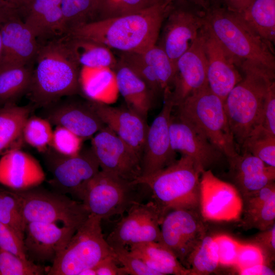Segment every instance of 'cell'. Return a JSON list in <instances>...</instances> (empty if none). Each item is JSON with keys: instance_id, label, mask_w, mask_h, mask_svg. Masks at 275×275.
Wrapping results in <instances>:
<instances>
[{"instance_id": "cell-1", "label": "cell", "mask_w": 275, "mask_h": 275, "mask_svg": "<svg viewBox=\"0 0 275 275\" xmlns=\"http://www.w3.org/2000/svg\"><path fill=\"white\" fill-rule=\"evenodd\" d=\"M173 0H159L141 11L78 25L66 34L102 44L118 52H142L156 44Z\"/></svg>"}, {"instance_id": "cell-2", "label": "cell", "mask_w": 275, "mask_h": 275, "mask_svg": "<svg viewBox=\"0 0 275 275\" xmlns=\"http://www.w3.org/2000/svg\"><path fill=\"white\" fill-rule=\"evenodd\" d=\"M29 90L31 103L40 108L80 91V67L76 61L65 34L42 43L36 57Z\"/></svg>"}, {"instance_id": "cell-3", "label": "cell", "mask_w": 275, "mask_h": 275, "mask_svg": "<svg viewBox=\"0 0 275 275\" xmlns=\"http://www.w3.org/2000/svg\"><path fill=\"white\" fill-rule=\"evenodd\" d=\"M242 79L232 89L224 108L235 143L241 146L257 126L261 125L262 109L274 71L248 61H242Z\"/></svg>"}, {"instance_id": "cell-4", "label": "cell", "mask_w": 275, "mask_h": 275, "mask_svg": "<svg viewBox=\"0 0 275 275\" xmlns=\"http://www.w3.org/2000/svg\"><path fill=\"white\" fill-rule=\"evenodd\" d=\"M202 172L193 159L181 155L179 159L168 167L151 175L141 176L134 182L149 189L162 220L173 209L199 210Z\"/></svg>"}, {"instance_id": "cell-5", "label": "cell", "mask_w": 275, "mask_h": 275, "mask_svg": "<svg viewBox=\"0 0 275 275\" xmlns=\"http://www.w3.org/2000/svg\"><path fill=\"white\" fill-rule=\"evenodd\" d=\"M206 21L214 36L232 55L274 71L271 48L244 21L238 13L215 5L205 11Z\"/></svg>"}, {"instance_id": "cell-6", "label": "cell", "mask_w": 275, "mask_h": 275, "mask_svg": "<svg viewBox=\"0 0 275 275\" xmlns=\"http://www.w3.org/2000/svg\"><path fill=\"white\" fill-rule=\"evenodd\" d=\"M176 107L177 116L204 135L227 158L238 152L224 108V102L207 87Z\"/></svg>"}, {"instance_id": "cell-7", "label": "cell", "mask_w": 275, "mask_h": 275, "mask_svg": "<svg viewBox=\"0 0 275 275\" xmlns=\"http://www.w3.org/2000/svg\"><path fill=\"white\" fill-rule=\"evenodd\" d=\"M102 219L90 214L76 230L65 249L48 267L47 275H79L114 254L104 237Z\"/></svg>"}, {"instance_id": "cell-8", "label": "cell", "mask_w": 275, "mask_h": 275, "mask_svg": "<svg viewBox=\"0 0 275 275\" xmlns=\"http://www.w3.org/2000/svg\"><path fill=\"white\" fill-rule=\"evenodd\" d=\"M16 191L21 200L22 214L26 224L61 222L63 226L77 230L90 215L81 201L40 185Z\"/></svg>"}, {"instance_id": "cell-9", "label": "cell", "mask_w": 275, "mask_h": 275, "mask_svg": "<svg viewBox=\"0 0 275 275\" xmlns=\"http://www.w3.org/2000/svg\"><path fill=\"white\" fill-rule=\"evenodd\" d=\"M139 184L100 170L88 182L81 202L90 214L102 219L121 215L142 202Z\"/></svg>"}, {"instance_id": "cell-10", "label": "cell", "mask_w": 275, "mask_h": 275, "mask_svg": "<svg viewBox=\"0 0 275 275\" xmlns=\"http://www.w3.org/2000/svg\"><path fill=\"white\" fill-rule=\"evenodd\" d=\"M42 154L52 175L48 182L53 190L82 201L88 182L100 170L91 147H82L78 154L71 156L61 154L50 147Z\"/></svg>"}, {"instance_id": "cell-11", "label": "cell", "mask_w": 275, "mask_h": 275, "mask_svg": "<svg viewBox=\"0 0 275 275\" xmlns=\"http://www.w3.org/2000/svg\"><path fill=\"white\" fill-rule=\"evenodd\" d=\"M205 11L189 4L174 2L165 18L159 45L176 68L178 59L199 37L205 23Z\"/></svg>"}, {"instance_id": "cell-12", "label": "cell", "mask_w": 275, "mask_h": 275, "mask_svg": "<svg viewBox=\"0 0 275 275\" xmlns=\"http://www.w3.org/2000/svg\"><path fill=\"white\" fill-rule=\"evenodd\" d=\"M204 221L199 210L176 209L167 213L160 224V242L186 268L189 256L207 234Z\"/></svg>"}, {"instance_id": "cell-13", "label": "cell", "mask_w": 275, "mask_h": 275, "mask_svg": "<svg viewBox=\"0 0 275 275\" xmlns=\"http://www.w3.org/2000/svg\"><path fill=\"white\" fill-rule=\"evenodd\" d=\"M161 221L159 210L152 200L146 203H136L116 224L106 240L112 250L127 248L145 242H160Z\"/></svg>"}, {"instance_id": "cell-14", "label": "cell", "mask_w": 275, "mask_h": 275, "mask_svg": "<svg viewBox=\"0 0 275 275\" xmlns=\"http://www.w3.org/2000/svg\"><path fill=\"white\" fill-rule=\"evenodd\" d=\"M100 170L134 182L141 176L142 156L105 126L91 140Z\"/></svg>"}, {"instance_id": "cell-15", "label": "cell", "mask_w": 275, "mask_h": 275, "mask_svg": "<svg viewBox=\"0 0 275 275\" xmlns=\"http://www.w3.org/2000/svg\"><path fill=\"white\" fill-rule=\"evenodd\" d=\"M242 209L241 196L233 184L221 180L210 170L201 172L199 211L204 221L239 220Z\"/></svg>"}, {"instance_id": "cell-16", "label": "cell", "mask_w": 275, "mask_h": 275, "mask_svg": "<svg viewBox=\"0 0 275 275\" xmlns=\"http://www.w3.org/2000/svg\"><path fill=\"white\" fill-rule=\"evenodd\" d=\"M202 34L206 59L208 86L225 102L230 92L242 78L239 71L241 61L221 44L206 21L202 29Z\"/></svg>"}, {"instance_id": "cell-17", "label": "cell", "mask_w": 275, "mask_h": 275, "mask_svg": "<svg viewBox=\"0 0 275 275\" xmlns=\"http://www.w3.org/2000/svg\"><path fill=\"white\" fill-rule=\"evenodd\" d=\"M66 96L39 108V116L51 125L64 127L84 140L93 137L105 126L89 100Z\"/></svg>"}, {"instance_id": "cell-18", "label": "cell", "mask_w": 275, "mask_h": 275, "mask_svg": "<svg viewBox=\"0 0 275 275\" xmlns=\"http://www.w3.org/2000/svg\"><path fill=\"white\" fill-rule=\"evenodd\" d=\"M163 96L161 110L148 127L142 157L141 176L151 175L176 160V152L171 147L169 131L174 105L170 93Z\"/></svg>"}, {"instance_id": "cell-19", "label": "cell", "mask_w": 275, "mask_h": 275, "mask_svg": "<svg viewBox=\"0 0 275 275\" xmlns=\"http://www.w3.org/2000/svg\"><path fill=\"white\" fill-rule=\"evenodd\" d=\"M208 86L204 40L201 33L177 60L170 97L174 107L191 94Z\"/></svg>"}, {"instance_id": "cell-20", "label": "cell", "mask_w": 275, "mask_h": 275, "mask_svg": "<svg viewBox=\"0 0 275 275\" xmlns=\"http://www.w3.org/2000/svg\"><path fill=\"white\" fill-rule=\"evenodd\" d=\"M3 50L0 69L30 66L37 54L40 43L18 15L8 17L0 25Z\"/></svg>"}, {"instance_id": "cell-21", "label": "cell", "mask_w": 275, "mask_h": 275, "mask_svg": "<svg viewBox=\"0 0 275 275\" xmlns=\"http://www.w3.org/2000/svg\"><path fill=\"white\" fill-rule=\"evenodd\" d=\"M76 230L56 223L26 224L23 239L28 259L39 263L51 262L65 249Z\"/></svg>"}, {"instance_id": "cell-22", "label": "cell", "mask_w": 275, "mask_h": 275, "mask_svg": "<svg viewBox=\"0 0 275 275\" xmlns=\"http://www.w3.org/2000/svg\"><path fill=\"white\" fill-rule=\"evenodd\" d=\"M88 100L104 125L142 157L149 127L146 120L127 107H115Z\"/></svg>"}, {"instance_id": "cell-23", "label": "cell", "mask_w": 275, "mask_h": 275, "mask_svg": "<svg viewBox=\"0 0 275 275\" xmlns=\"http://www.w3.org/2000/svg\"><path fill=\"white\" fill-rule=\"evenodd\" d=\"M169 131L172 150L193 159L202 171L223 155L204 135L177 116H171Z\"/></svg>"}, {"instance_id": "cell-24", "label": "cell", "mask_w": 275, "mask_h": 275, "mask_svg": "<svg viewBox=\"0 0 275 275\" xmlns=\"http://www.w3.org/2000/svg\"><path fill=\"white\" fill-rule=\"evenodd\" d=\"M39 161L20 149H11L0 158V185L20 191L40 185L45 180Z\"/></svg>"}, {"instance_id": "cell-25", "label": "cell", "mask_w": 275, "mask_h": 275, "mask_svg": "<svg viewBox=\"0 0 275 275\" xmlns=\"http://www.w3.org/2000/svg\"><path fill=\"white\" fill-rule=\"evenodd\" d=\"M61 1L25 0L20 10V17L40 43L66 34Z\"/></svg>"}, {"instance_id": "cell-26", "label": "cell", "mask_w": 275, "mask_h": 275, "mask_svg": "<svg viewBox=\"0 0 275 275\" xmlns=\"http://www.w3.org/2000/svg\"><path fill=\"white\" fill-rule=\"evenodd\" d=\"M233 184L241 196L257 191L275 180V167L247 151L228 158Z\"/></svg>"}, {"instance_id": "cell-27", "label": "cell", "mask_w": 275, "mask_h": 275, "mask_svg": "<svg viewBox=\"0 0 275 275\" xmlns=\"http://www.w3.org/2000/svg\"><path fill=\"white\" fill-rule=\"evenodd\" d=\"M241 226L244 229L262 231L275 224V183L241 197Z\"/></svg>"}, {"instance_id": "cell-28", "label": "cell", "mask_w": 275, "mask_h": 275, "mask_svg": "<svg viewBox=\"0 0 275 275\" xmlns=\"http://www.w3.org/2000/svg\"><path fill=\"white\" fill-rule=\"evenodd\" d=\"M114 70L119 94L127 107L146 120L154 96L145 83L119 59Z\"/></svg>"}, {"instance_id": "cell-29", "label": "cell", "mask_w": 275, "mask_h": 275, "mask_svg": "<svg viewBox=\"0 0 275 275\" xmlns=\"http://www.w3.org/2000/svg\"><path fill=\"white\" fill-rule=\"evenodd\" d=\"M79 79L80 91L87 99L109 105L117 101L119 92L113 69L81 67Z\"/></svg>"}, {"instance_id": "cell-30", "label": "cell", "mask_w": 275, "mask_h": 275, "mask_svg": "<svg viewBox=\"0 0 275 275\" xmlns=\"http://www.w3.org/2000/svg\"><path fill=\"white\" fill-rule=\"evenodd\" d=\"M129 250L159 275H190L175 255L160 242L149 241L131 245Z\"/></svg>"}, {"instance_id": "cell-31", "label": "cell", "mask_w": 275, "mask_h": 275, "mask_svg": "<svg viewBox=\"0 0 275 275\" xmlns=\"http://www.w3.org/2000/svg\"><path fill=\"white\" fill-rule=\"evenodd\" d=\"M36 108L31 103L23 106L8 104L0 108L1 156L11 149L20 148L23 125Z\"/></svg>"}, {"instance_id": "cell-32", "label": "cell", "mask_w": 275, "mask_h": 275, "mask_svg": "<svg viewBox=\"0 0 275 275\" xmlns=\"http://www.w3.org/2000/svg\"><path fill=\"white\" fill-rule=\"evenodd\" d=\"M66 35L69 47L80 68L114 69L118 59L111 49L92 40Z\"/></svg>"}, {"instance_id": "cell-33", "label": "cell", "mask_w": 275, "mask_h": 275, "mask_svg": "<svg viewBox=\"0 0 275 275\" xmlns=\"http://www.w3.org/2000/svg\"><path fill=\"white\" fill-rule=\"evenodd\" d=\"M238 13L273 49L275 41V0H253L244 11Z\"/></svg>"}, {"instance_id": "cell-34", "label": "cell", "mask_w": 275, "mask_h": 275, "mask_svg": "<svg viewBox=\"0 0 275 275\" xmlns=\"http://www.w3.org/2000/svg\"><path fill=\"white\" fill-rule=\"evenodd\" d=\"M33 70L30 66L0 69V108L8 104L16 103L17 100L26 94Z\"/></svg>"}, {"instance_id": "cell-35", "label": "cell", "mask_w": 275, "mask_h": 275, "mask_svg": "<svg viewBox=\"0 0 275 275\" xmlns=\"http://www.w3.org/2000/svg\"><path fill=\"white\" fill-rule=\"evenodd\" d=\"M219 266L218 249L214 236L206 234L189 256L187 268L190 275H206Z\"/></svg>"}, {"instance_id": "cell-36", "label": "cell", "mask_w": 275, "mask_h": 275, "mask_svg": "<svg viewBox=\"0 0 275 275\" xmlns=\"http://www.w3.org/2000/svg\"><path fill=\"white\" fill-rule=\"evenodd\" d=\"M141 53L153 69L159 82L162 94L171 92L176 68L164 51L156 43Z\"/></svg>"}, {"instance_id": "cell-37", "label": "cell", "mask_w": 275, "mask_h": 275, "mask_svg": "<svg viewBox=\"0 0 275 275\" xmlns=\"http://www.w3.org/2000/svg\"><path fill=\"white\" fill-rule=\"evenodd\" d=\"M0 222L15 230L24 239L26 224L22 216L21 202L16 191L0 186Z\"/></svg>"}, {"instance_id": "cell-38", "label": "cell", "mask_w": 275, "mask_h": 275, "mask_svg": "<svg viewBox=\"0 0 275 275\" xmlns=\"http://www.w3.org/2000/svg\"><path fill=\"white\" fill-rule=\"evenodd\" d=\"M241 147L243 150L249 152L266 164L275 167V135L262 125L251 132Z\"/></svg>"}, {"instance_id": "cell-39", "label": "cell", "mask_w": 275, "mask_h": 275, "mask_svg": "<svg viewBox=\"0 0 275 275\" xmlns=\"http://www.w3.org/2000/svg\"><path fill=\"white\" fill-rule=\"evenodd\" d=\"M51 124L39 116H30L22 131L24 142L42 153L50 146L53 130Z\"/></svg>"}, {"instance_id": "cell-40", "label": "cell", "mask_w": 275, "mask_h": 275, "mask_svg": "<svg viewBox=\"0 0 275 275\" xmlns=\"http://www.w3.org/2000/svg\"><path fill=\"white\" fill-rule=\"evenodd\" d=\"M61 6L66 34L78 25L96 20L97 0H62Z\"/></svg>"}, {"instance_id": "cell-41", "label": "cell", "mask_w": 275, "mask_h": 275, "mask_svg": "<svg viewBox=\"0 0 275 275\" xmlns=\"http://www.w3.org/2000/svg\"><path fill=\"white\" fill-rule=\"evenodd\" d=\"M159 0H97L96 20L134 13L154 4Z\"/></svg>"}, {"instance_id": "cell-42", "label": "cell", "mask_w": 275, "mask_h": 275, "mask_svg": "<svg viewBox=\"0 0 275 275\" xmlns=\"http://www.w3.org/2000/svg\"><path fill=\"white\" fill-rule=\"evenodd\" d=\"M119 59L149 88L154 97L162 90L152 67L146 62L141 52H119Z\"/></svg>"}, {"instance_id": "cell-43", "label": "cell", "mask_w": 275, "mask_h": 275, "mask_svg": "<svg viewBox=\"0 0 275 275\" xmlns=\"http://www.w3.org/2000/svg\"><path fill=\"white\" fill-rule=\"evenodd\" d=\"M48 267L0 248V275H42L46 273Z\"/></svg>"}, {"instance_id": "cell-44", "label": "cell", "mask_w": 275, "mask_h": 275, "mask_svg": "<svg viewBox=\"0 0 275 275\" xmlns=\"http://www.w3.org/2000/svg\"><path fill=\"white\" fill-rule=\"evenodd\" d=\"M84 140L67 128L57 126L53 130L50 147L64 155H74L82 148Z\"/></svg>"}, {"instance_id": "cell-45", "label": "cell", "mask_w": 275, "mask_h": 275, "mask_svg": "<svg viewBox=\"0 0 275 275\" xmlns=\"http://www.w3.org/2000/svg\"><path fill=\"white\" fill-rule=\"evenodd\" d=\"M115 258L127 274L159 275L149 267L141 259L132 254L127 248L113 249Z\"/></svg>"}, {"instance_id": "cell-46", "label": "cell", "mask_w": 275, "mask_h": 275, "mask_svg": "<svg viewBox=\"0 0 275 275\" xmlns=\"http://www.w3.org/2000/svg\"><path fill=\"white\" fill-rule=\"evenodd\" d=\"M214 238L217 245L219 266L234 267L241 242L226 234H218Z\"/></svg>"}, {"instance_id": "cell-47", "label": "cell", "mask_w": 275, "mask_h": 275, "mask_svg": "<svg viewBox=\"0 0 275 275\" xmlns=\"http://www.w3.org/2000/svg\"><path fill=\"white\" fill-rule=\"evenodd\" d=\"M23 238L12 228L0 222V248L18 257L28 259Z\"/></svg>"}, {"instance_id": "cell-48", "label": "cell", "mask_w": 275, "mask_h": 275, "mask_svg": "<svg viewBox=\"0 0 275 275\" xmlns=\"http://www.w3.org/2000/svg\"><path fill=\"white\" fill-rule=\"evenodd\" d=\"M262 252L267 264L270 265L275 259V224L259 231L250 241Z\"/></svg>"}, {"instance_id": "cell-49", "label": "cell", "mask_w": 275, "mask_h": 275, "mask_svg": "<svg viewBox=\"0 0 275 275\" xmlns=\"http://www.w3.org/2000/svg\"><path fill=\"white\" fill-rule=\"evenodd\" d=\"M264 263L267 264L262 252L257 246L251 242L240 243L234 266L237 271L240 269Z\"/></svg>"}, {"instance_id": "cell-50", "label": "cell", "mask_w": 275, "mask_h": 275, "mask_svg": "<svg viewBox=\"0 0 275 275\" xmlns=\"http://www.w3.org/2000/svg\"><path fill=\"white\" fill-rule=\"evenodd\" d=\"M261 125L275 135V82L270 87L263 105Z\"/></svg>"}, {"instance_id": "cell-51", "label": "cell", "mask_w": 275, "mask_h": 275, "mask_svg": "<svg viewBox=\"0 0 275 275\" xmlns=\"http://www.w3.org/2000/svg\"><path fill=\"white\" fill-rule=\"evenodd\" d=\"M115 255L103 259L94 267L96 275H127L123 268L118 266Z\"/></svg>"}, {"instance_id": "cell-52", "label": "cell", "mask_w": 275, "mask_h": 275, "mask_svg": "<svg viewBox=\"0 0 275 275\" xmlns=\"http://www.w3.org/2000/svg\"><path fill=\"white\" fill-rule=\"evenodd\" d=\"M238 273L241 275H274V269L270 265L267 264H260L250 267L240 269L237 270Z\"/></svg>"}, {"instance_id": "cell-53", "label": "cell", "mask_w": 275, "mask_h": 275, "mask_svg": "<svg viewBox=\"0 0 275 275\" xmlns=\"http://www.w3.org/2000/svg\"><path fill=\"white\" fill-rule=\"evenodd\" d=\"M25 0H0V9L10 14H17L20 12Z\"/></svg>"}, {"instance_id": "cell-54", "label": "cell", "mask_w": 275, "mask_h": 275, "mask_svg": "<svg viewBox=\"0 0 275 275\" xmlns=\"http://www.w3.org/2000/svg\"><path fill=\"white\" fill-rule=\"evenodd\" d=\"M219 4L229 10L241 13L244 11L253 0H218Z\"/></svg>"}, {"instance_id": "cell-55", "label": "cell", "mask_w": 275, "mask_h": 275, "mask_svg": "<svg viewBox=\"0 0 275 275\" xmlns=\"http://www.w3.org/2000/svg\"><path fill=\"white\" fill-rule=\"evenodd\" d=\"M173 1L187 4L204 11L218 2L217 0H173Z\"/></svg>"}, {"instance_id": "cell-56", "label": "cell", "mask_w": 275, "mask_h": 275, "mask_svg": "<svg viewBox=\"0 0 275 275\" xmlns=\"http://www.w3.org/2000/svg\"><path fill=\"white\" fill-rule=\"evenodd\" d=\"M16 14H10L0 9V25L9 16Z\"/></svg>"}, {"instance_id": "cell-57", "label": "cell", "mask_w": 275, "mask_h": 275, "mask_svg": "<svg viewBox=\"0 0 275 275\" xmlns=\"http://www.w3.org/2000/svg\"><path fill=\"white\" fill-rule=\"evenodd\" d=\"M2 50H3V44H2V37L0 33V62L2 58Z\"/></svg>"}]
</instances>
